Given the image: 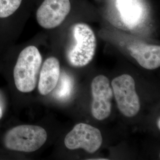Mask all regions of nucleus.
Returning <instances> with one entry per match:
<instances>
[{
    "label": "nucleus",
    "mask_w": 160,
    "mask_h": 160,
    "mask_svg": "<svg viewBox=\"0 0 160 160\" xmlns=\"http://www.w3.org/2000/svg\"><path fill=\"white\" fill-rule=\"evenodd\" d=\"M42 62V56L35 46H28L20 52L13 72L14 83L19 92H30L34 90Z\"/></svg>",
    "instance_id": "nucleus-1"
},
{
    "label": "nucleus",
    "mask_w": 160,
    "mask_h": 160,
    "mask_svg": "<svg viewBox=\"0 0 160 160\" xmlns=\"http://www.w3.org/2000/svg\"><path fill=\"white\" fill-rule=\"evenodd\" d=\"M71 31L75 43L67 51V59L73 67H84L92 61L95 55L97 46L96 36L86 23L75 24Z\"/></svg>",
    "instance_id": "nucleus-2"
},
{
    "label": "nucleus",
    "mask_w": 160,
    "mask_h": 160,
    "mask_svg": "<svg viewBox=\"0 0 160 160\" xmlns=\"http://www.w3.org/2000/svg\"><path fill=\"white\" fill-rule=\"evenodd\" d=\"M47 138V132L43 128L23 125L7 132L4 138V143L6 148L10 150L32 152L42 147L46 142Z\"/></svg>",
    "instance_id": "nucleus-3"
},
{
    "label": "nucleus",
    "mask_w": 160,
    "mask_h": 160,
    "mask_svg": "<svg viewBox=\"0 0 160 160\" xmlns=\"http://www.w3.org/2000/svg\"><path fill=\"white\" fill-rule=\"evenodd\" d=\"M111 84L120 112L128 118L137 115L141 106L133 77L129 75H122L112 80Z\"/></svg>",
    "instance_id": "nucleus-4"
},
{
    "label": "nucleus",
    "mask_w": 160,
    "mask_h": 160,
    "mask_svg": "<svg viewBox=\"0 0 160 160\" xmlns=\"http://www.w3.org/2000/svg\"><path fill=\"white\" fill-rule=\"evenodd\" d=\"M103 142L102 133L98 129L90 125L80 123L65 137L64 143L71 150L84 149L89 153H94L100 148Z\"/></svg>",
    "instance_id": "nucleus-5"
},
{
    "label": "nucleus",
    "mask_w": 160,
    "mask_h": 160,
    "mask_svg": "<svg viewBox=\"0 0 160 160\" xmlns=\"http://www.w3.org/2000/svg\"><path fill=\"white\" fill-rule=\"evenodd\" d=\"M92 113L95 119L103 120L111 113L113 96L109 79L104 75L96 77L92 82Z\"/></svg>",
    "instance_id": "nucleus-6"
},
{
    "label": "nucleus",
    "mask_w": 160,
    "mask_h": 160,
    "mask_svg": "<svg viewBox=\"0 0 160 160\" xmlns=\"http://www.w3.org/2000/svg\"><path fill=\"white\" fill-rule=\"evenodd\" d=\"M69 0H45L36 12L39 24L45 29H53L63 22L71 10Z\"/></svg>",
    "instance_id": "nucleus-7"
},
{
    "label": "nucleus",
    "mask_w": 160,
    "mask_h": 160,
    "mask_svg": "<svg viewBox=\"0 0 160 160\" xmlns=\"http://www.w3.org/2000/svg\"><path fill=\"white\" fill-rule=\"evenodd\" d=\"M128 49L132 57L144 68L152 70L160 67V46L136 43L129 46Z\"/></svg>",
    "instance_id": "nucleus-8"
},
{
    "label": "nucleus",
    "mask_w": 160,
    "mask_h": 160,
    "mask_svg": "<svg viewBox=\"0 0 160 160\" xmlns=\"http://www.w3.org/2000/svg\"><path fill=\"white\" fill-rule=\"evenodd\" d=\"M60 77V65L57 58H48L42 65L39 75L38 90L43 96L48 95L57 86Z\"/></svg>",
    "instance_id": "nucleus-9"
},
{
    "label": "nucleus",
    "mask_w": 160,
    "mask_h": 160,
    "mask_svg": "<svg viewBox=\"0 0 160 160\" xmlns=\"http://www.w3.org/2000/svg\"><path fill=\"white\" fill-rule=\"evenodd\" d=\"M74 80L71 76L63 72L61 75L60 82L55 92V97L60 100L68 99L74 89Z\"/></svg>",
    "instance_id": "nucleus-10"
},
{
    "label": "nucleus",
    "mask_w": 160,
    "mask_h": 160,
    "mask_svg": "<svg viewBox=\"0 0 160 160\" xmlns=\"http://www.w3.org/2000/svg\"><path fill=\"white\" fill-rule=\"evenodd\" d=\"M22 0H0V18L12 15L20 6Z\"/></svg>",
    "instance_id": "nucleus-11"
},
{
    "label": "nucleus",
    "mask_w": 160,
    "mask_h": 160,
    "mask_svg": "<svg viewBox=\"0 0 160 160\" xmlns=\"http://www.w3.org/2000/svg\"><path fill=\"white\" fill-rule=\"evenodd\" d=\"M157 126L158 128V129H160V118H158V119H157Z\"/></svg>",
    "instance_id": "nucleus-12"
},
{
    "label": "nucleus",
    "mask_w": 160,
    "mask_h": 160,
    "mask_svg": "<svg viewBox=\"0 0 160 160\" xmlns=\"http://www.w3.org/2000/svg\"><path fill=\"white\" fill-rule=\"evenodd\" d=\"M2 116V109H1V107H0V119H1Z\"/></svg>",
    "instance_id": "nucleus-13"
}]
</instances>
